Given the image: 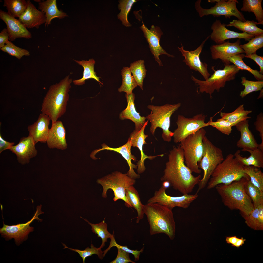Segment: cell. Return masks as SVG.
Wrapping results in <instances>:
<instances>
[{"instance_id":"cell-28","label":"cell","mask_w":263,"mask_h":263,"mask_svg":"<svg viewBox=\"0 0 263 263\" xmlns=\"http://www.w3.org/2000/svg\"><path fill=\"white\" fill-rule=\"evenodd\" d=\"M38 4L39 9L45 13V26L50 24L51 21L54 18L61 19L68 16L66 13L58 9L56 0L43 1Z\"/></svg>"},{"instance_id":"cell-59","label":"cell","mask_w":263,"mask_h":263,"mask_svg":"<svg viewBox=\"0 0 263 263\" xmlns=\"http://www.w3.org/2000/svg\"><path fill=\"white\" fill-rule=\"evenodd\" d=\"M260 94L259 96L257 98V99H259L260 98H262L263 96V89H262L260 91Z\"/></svg>"},{"instance_id":"cell-1","label":"cell","mask_w":263,"mask_h":263,"mask_svg":"<svg viewBox=\"0 0 263 263\" xmlns=\"http://www.w3.org/2000/svg\"><path fill=\"white\" fill-rule=\"evenodd\" d=\"M168 158L161 180L168 182L174 189L183 195L191 193L198 184L201 175L195 177L192 175L185 164L183 151L179 145L173 147Z\"/></svg>"},{"instance_id":"cell-7","label":"cell","mask_w":263,"mask_h":263,"mask_svg":"<svg viewBox=\"0 0 263 263\" xmlns=\"http://www.w3.org/2000/svg\"><path fill=\"white\" fill-rule=\"evenodd\" d=\"M181 106V103H179L174 104H167L161 106L153 105L147 106V108L151 111L146 118L151 123L150 131L152 135H154L157 128L159 127L162 129V137L163 140L168 142L171 141L173 133L169 130L170 118Z\"/></svg>"},{"instance_id":"cell-24","label":"cell","mask_w":263,"mask_h":263,"mask_svg":"<svg viewBox=\"0 0 263 263\" xmlns=\"http://www.w3.org/2000/svg\"><path fill=\"white\" fill-rule=\"evenodd\" d=\"M27 1V8L18 20L27 28L35 27L38 29L40 25L45 23V13L37 9L30 0Z\"/></svg>"},{"instance_id":"cell-36","label":"cell","mask_w":263,"mask_h":263,"mask_svg":"<svg viewBox=\"0 0 263 263\" xmlns=\"http://www.w3.org/2000/svg\"><path fill=\"white\" fill-rule=\"evenodd\" d=\"M27 5L25 0H4L3 6L11 16L18 18L24 12Z\"/></svg>"},{"instance_id":"cell-6","label":"cell","mask_w":263,"mask_h":263,"mask_svg":"<svg viewBox=\"0 0 263 263\" xmlns=\"http://www.w3.org/2000/svg\"><path fill=\"white\" fill-rule=\"evenodd\" d=\"M206 133L203 128H201L183 140L179 145L183 151L185 164L192 172L201 173L198 164L204 154L203 139Z\"/></svg>"},{"instance_id":"cell-27","label":"cell","mask_w":263,"mask_h":263,"mask_svg":"<svg viewBox=\"0 0 263 263\" xmlns=\"http://www.w3.org/2000/svg\"><path fill=\"white\" fill-rule=\"evenodd\" d=\"M127 102V106L122 111L119 115L120 119H128L132 121L135 124V130L140 129L146 122V117L140 116L136 110L134 103L135 96L133 93L131 94H126Z\"/></svg>"},{"instance_id":"cell-44","label":"cell","mask_w":263,"mask_h":263,"mask_svg":"<svg viewBox=\"0 0 263 263\" xmlns=\"http://www.w3.org/2000/svg\"><path fill=\"white\" fill-rule=\"evenodd\" d=\"M241 83L245 87L244 89L240 92V96L242 98L249 93L260 91L263 87V80L252 81L247 80L244 77H241Z\"/></svg>"},{"instance_id":"cell-10","label":"cell","mask_w":263,"mask_h":263,"mask_svg":"<svg viewBox=\"0 0 263 263\" xmlns=\"http://www.w3.org/2000/svg\"><path fill=\"white\" fill-rule=\"evenodd\" d=\"M203 141L204 147V154L198 165L199 168L203 170V175L198 184V188L196 192L197 193L206 186L214 169L224 160L221 149L214 145L205 135L203 138Z\"/></svg>"},{"instance_id":"cell-53","label":"cell","mask_w":263,"mask_h":263,"mask_svg":"<svg viewBox=\"0 0 263 263\" xmlns=\"http://www.w3.org/2000/svg\"><path fill=\"white\" fill-rule=\"evenodd\" d=\"M9 34L6 28H4L0 33V48L3 47L9 40Z\"/></svg>"},{"instance_id":"cell-2","label":"cell","mask_w":263,"mask_h":263,"mask_svg":"<svg viewBox=\"0 0 263 263\" xmlns=\"http://www.w3.org/2000/svg\"><path fill=\"white\" fill-rule=\"evenodd\" d=\"M69 76L51 85L43 99L41 111L49 116L52 123L57 121L66 111L73 81Z\"/></svg>"},{"instance_id":"cell-43","label":"cell","mask_w":263,"mask_h":263,"mask_svg":"<svg viewBox=\"0 0 263 263\" xmlns=\"http://www.w3.org/2000/svg\"><path fill=\"white\" fill-rule=\"evenodd\" d=\"M137 2L135 0H120L118 5L120 13L118 15V19L122 22V24L126 27H130L131 24L127 19V15L133 4Z\"/></svg>"},{"instance_id":"cell-14","label":"cell","mask_w":263,"mask_h":263,"mask_svg":"<svg viewBox=\"0 0 263 263\" xmlns=\"http://www.w3.org/2000/svg\"><path fill=\"white\" fill-rule=\"evenodd\" d=\"M41 206H40L33 218L26 223L9 226L3 223V227L0 229L2 236L7 240L14 239L16 244L19 245L27 239L29 233L34 230V228L30 226L33 220L36 219L40 221L42 220L38 217L39 215L44 213L41 211Z\"/></svg>"},{"instance_id":"cell-38","label":"cell","mask_w":263,"mask_h":263,"mask_svg":"<svg viewBox=\"0 0 263 263\" xmlns=\"http://www.w3.org/2000/svg\"><path fill=\"white\" fill-rule=\"evenodd\" d=\"M130 68L138 85L143 90V80L147 71L144 60H140L131 63Z\"/></svg>"},{"instance_id":"cell-48","label":"cell","mask_w":263,"mask_h":263,"mask_svg":"<svg viewBox=\"0 0 263 263\" xmlns=\"http://www.w3.org/2000/svg\"><path fill=\"white\" fill-rule=\"evenodd\" d=\"M209 126L216 128L222 133L229 135L232 132L231 124L227 121L221 118L214 122L212 121V118L211 117L208 122Z\"/></svg>"},{"instance_id":"cell-33","label":"cell","mask_w":263,"mask_h":263,"mask_svg":"<svg viewBox=\"0 0 263 263\" xmlns=\"http://www.w3.org/2000/svg\"><path fill=\"white\" fill-rule=\"evenodd\" d=\"M259 24L258 22L253 20L242 22L239 20H234L225 25L227 27H234L243 32H246L255 36L263 34V30L256 26Z\"/></svg>"},{"instance_id":"cell-16","label":"cell","mask_w":263,"mask_h":263,"mask_svg":"<svg viewBox=\"0 0 263 263\" xmlns=\"http://www.w3.org/2000/svg\"><path fill=\"white\" fill-rule=\"evenodd\" d=\"M140 28L143 31L144 36L149 44V47L152 53L154 55L155 60L160 66H162L161 61L159 58V55L165 54L168 56L174 57V56L167 53L160 45V41L163 33L159 27L152 25L150 29H149L144 24Z\"/></svg>"},{"instance_id":"cell-30","label":"cell","mask_w":263,"mask_h":263,"mask_svg":"<svg viewBox=\"0 0 263 263\" xmlns=\"http://www.w3.org/2000/svg\"><path fill=\"white\" fill-rule=\"evenodd\" d=\"M74 60L83 67L84 71L83 76L81 78L73 80L72 82L74 84L77 85H81L85 83V80L90 79H94L103 84L100 82L99 77L96 76V73L94 71V65L95 61L94 59H90L88 60Z\"/></svg>"},{"instance_id":"cell-50","label":"cell","mask_w":263,"mask_h":263,"mask_svg":"<svg viewBox=\"0 0 263 263\" xmlns=\"http://www.w3.org/2000/svg\"><path fill=\"white\" fill-rule=\"evenodd\" d=\"M117 248L118 253L116 257L109 263H128L129 262L135 263L130 259L129 253L119 248Z\"/></svg>"},{"instance_id":"cell-35","label":"cell","mask_w":263,"mask_h":263,"mask_svg":"<svg viewBox=\"0 0 263 263\" xmlns=\"http://www.w3.org/2000/svg\"><path fill=\"white\" fill-rule=\"evenodd\" d=\"M130 68L124 67L121 70L122 78V84L118 89L119 92H125L126 94H132L133 89L138 85L137 84L133 76L131 75Z\"/></svg>"},{"instance_id":"cell-23","label":"cell","mask_w":263,"mask_h":263,"mask_svg":"<svg viewBox=\"0 0 263 263\" xmlns=\"http://www.w3.org/2000/svg\"><path fill=\"white\" fill-rule=\"evenodd\" d=\"M50 120L48 115L42 113L36 121L28 127L29 135L32 137L35 144L38 142H46L50 129L49 126Z\"/></svg>"},{"instance_id":"cell-13","label":"cell","mask_w":263,"mask_h":263,"mask_svg":"<svg viewBox=\"0 0 263 263\" xmlns=\"http://www.w3.org/2000/svg\"><path fill=\"white\" fill-rule=\"evenodd\" d=\"M167 189L162 185L158 190L155 191L153 196L149 199L147 203H157L172 210L176 207L186 209L198 197L197 193L172 197L167 194L165 191Z\"/></svg>"},{"instance_id":"cell-32","label":"cell","mask_w":263,"mask_h":263,"mask_svg":"<svg viewBox=\"0 0 263 263\" xmlns=\"http://www.w3.org/2000/svg\"><path fill=\"white\" fill-rule=\"evenodd\" d=\"M243 104L240 105L233 111L229 113L221 112V118L227 121L232 126H235L240 122L251 118L248 115L252 112V110H245Z\"/></svg>"},{"instance_id":"cell-21","label":"cell","mask_w":263,"mask_h":263,"mask_svg":"<svg viewBox=\"0 0 263 263\" xmlns=\"http://www.w3.org/2000/svg\"><path fill=\"white\" fill-rule=\"evenodd\" d=\"M148 121L147 120L143 126L140 130H135L131 134L129 138L131 141L132 146L138 147L141 153L140 159L138 161L137 164V171L139 174L143 173L145 170L146 168L144 162L146 159L152 160L158 156L162 157L164 155L163 154H162L156 156H148L145 155L143 152V146L144 145L147 144L145 141V139L148 137L147 135L145 134L144 131L148 123Z\"/></svg>"},{"instance_id":"cell-4","label":"cell","mask_w":263,"mask_h":263,"mask_svg":"<svg viewBox=\"0 0 263 263\" xmlns=\"http://www.w3.org/2000/svg\"><path fill=\"white\" fill-rule=\"evenodd\" d=\"M172 210L157 203L144 205L151 235L161 233L166 234L171 240L175 237L176 225Z\"/></svg>"},{"instance_id":"cell-46","label":"cell","mask_w":263,"mask_h":263,"mask_svg":"<svg viewBox=\"0 0 263 263\" xmlns=\"http://www.w3.org/2000/svg\"><path fill=\"white\" fill-rule=\"evenodd\" d=\"M248 225L256 230H263V225L260 223L258 215L257 206L254 207L250 213L247 215L241 213Z\"/></svg>"},{"instance_id":"cell-52","label":"cell","mask_w":263,"mask_h":263,"mask_svg":"<svg viewBox=\"0 0 263 263\" xmlns=\"http://www.w3.org/2000/svg\"><path fill=\"white\" fill-rule=\"evenodd\" d=\"M245 57L250 58L255 61L259 66L260 68L259 71L260 73H263V56L257 55L256 53L253 54L248 56H245Z\"/></svg>"},{"instance_id":"cell-49","label":"cell","mask_w":263,"mask_h":263,"mask_svg":"<svg viewBox=\"0 0 263 263\" xmlns=\"http://www.w3.org/2000/svg\"><path fill=\"white\" fill-rule=\"evenodd\" d=\"M114 232H113V235L110 239V242L109 245L108 247L104 251L103 254V256L104 257L107 252L111 248L113 247H116L117 248H119L125 252L129 253L132 254L134 257V261H138L139 259V256L141 253L143 252L144 247H143L140 250L138 251L137 250H132L128 248L127 246H122L118 244L116 242L114 238Z\"/></svg>"},{"instance_id":"cell-34","label":"cell","mask_w":263,"mask_h":263,"mask_svg":"<svg viewBox=\"0 0 263 263\" xmlns=\"http://www.w3.org/2000/svg\"><path fill=\"white\" fill-rule=\"evenodd\" d=\"M262 0H243L242 11L252 12L259 24L263 25V10L262 6Z\"/></svg>"},{"instance_id":"cell-5","label":"cell","mask_w":263,"mask_h":263,"mask_svg":"<svg viewBox=\"0 0 263 263\" xmlns=\"http://www.w3.org/2000/svg\"><path fill=\"white\" fill-rule=\"evenodd\" d=\"M243 166L234 155L228 154L214 169L208 182L207 189L220 184H230L243 177H248L244 172Z\"/></svg>"},{"instance_id":"cell-11","label":"cell","mask_w":263,"mask_h":263,"mask_svg":"<svg viewBox=\"0 0 263 263\" xmlns=\"http://www.w3.org/2000/svg\"><path fill=\"white\" fill-rule=\"evenodd\" d=\"M201 1L197 0L195 4V9L200 17L211 15L215 17L223 15L226 18L230 19L233 16L242 22L246 21L244 16L237 8L236 4L239 3L237 0H216L215 5L209 9L202 8L201 6Z\"/></svg>"},{"instance_id":"cell-17","label":"cell","mask_w":263,"mask_h":263,"mask_svg":"<svg viewBox=\"0 0 263 263\" xmlns=\"http://www.w3.org/2000/svg\"><path fill=\"white\" fill-rule=\"evenodd\" d=\"M239 39L235 42L230 43L229 40L220 44L213 45L210 47L211 58L215 60L220 59L225 64H230L228 59L232 56L245 53L240 47Z\"/></svg>"},{"instance_id":"cell-42","label":"cell","mask_w":263,"mask_h":263,"mask_svg":"<svg viewBox=\"0 0 263 263\" xmlns=\"http://www.w3.org/2000/svg\"><path fill=\"white\" fill-rule=\"evenodd\" d=\"M247 43L240 44L241 48L243 49L248 56L256 53L258 49L263 47V34L255 36L249 40Z\"/></svg>"},{"instance_id":"cell-41","label":"cell","mask_w":263,"mask_h":263,"mask_svg":"<svg viewBox=\"0 0 263 263\" xmlns=\"http://www.w3.org/2000/svg\"><path fill=\"white\" fill-rule=\"evenodd\" d=\"M245 187L246 191L252 201L254 207L263 204V191L251 182L249 177L246 178Z\"/></svg>"},{"instance_id":"cell-56","label":"cell","mask_w":263,"mask_h":263,"mask_svg":"<svg viewBox=\"0 0 263 263\" xmlns=\"http://www.w3.org/2000/svg\"><path fill=\"white\" fill-rule=\"evenodd\" d=\"M238 239V238L235 236L231 237H227L226 238V241L227 243L231 244L232 246H233Z\"/></svg>"},{"instance_id":"cell-54","label":"cell","mask_w":263,"mask_h":263,"mask_svg":"<svg viewBox=\"0 0 263 263\" xmlns=\"http://www.w3.org/2000/svg\"><path fill=\"white\" fill-rule=\"evenodd\" d=\"M15 143L9 142L6 141L0 135V153L7 149H10L14 145Z\"/></svg>"},{"instance_id":"cell-57","label":"cell","mask_w":263,"mask_h":263,"mask_svg":"<svg viewBox=\"0 0 263 263\" xmlns=\"http://www.w3.org/2000/svg\"><path fill=\"white\" fill-rule=\"evenodd\" d=\"M246 239H244L242 237L241 238H239L238 240L233 246L238 248L240 246H242L243 244L244 243Z\"/></svg>"},{"instance_id":"cell-58","label":"cell","mask_w":263,"mask_h":263,"mask_svg":"<svg viewBox=\"0 0 263 263\" xmlns=\"http://www.w3.org/2000/svg\"><path fill=\"white\" fill-rule=\"evenodd\" d=\"M162 186L167 189L170 186V183L167 181H163Z\"/></svg>"},{"instance_id":"cell-39","label":"cell","mask_w":263,"mask_h":263,"mask_svg":"<svg viewBox=\"0 0 263 263\" xmlns=\"http://www.w3.org/2000/svg\"><path fill=\"white\" fill-rule=\"evenodd\" d=\"M244 172L247 175L251 182L263 191V173L260 168L253 166H244Z\"/></svg>"},{"instance_id":"cell-8","label":"cell","mask_w":263,"mask_h":263,"mask_svg":"<svg viewBox=\"0 0 263 263\" xmlns=\"http://www.w3.org/2000/svg\"><path fill=\"white\" fill-rule=\"evenodd\" d=\"M214 66L211 69L213 74L207 80H202L197 79L192 75V80L198 86L197 91L199 93L204 92L209 94L211 98L215 90L219 92L220 88L224 87L227 81L234 79L236 75L240 69L234 64H224L223 69L215 70Z\"/></svg>"},{"instance_id":"cell-45","label":"cell","mask_w":263,"mask_h":263,"mask_svg":"<svg viewBox=\"0 0 263 263\" xmlns=\"http://www.w3.org/2000/svg\"><path fill=\"white\" fill-rule=\"evenodd\" d=\"M63 246H64V249L67 248L70 250L78 253L83 260V263H85L86 258L90 256H92L93 254H95L97 255L99 258L100 259H102L103 256V254L104 251H103L100 248H97L94 247L93 244H91V248L88 247L84 250H80L78 249H73L70 248L67 246L65 244L62 243Z\"/></svg>"},{"instance_id":"cell-55","label":"cell","mask_w":263,"mask_h":263,"mask_svg":"<svg viewBox=\"0 0 263 263\" xmlns=\"http://www.w3.org/2000/svg\"><path fill=\"white\" fill-rule=\"evenodd\" d=\"M257 207L259 221L261 224L263 225V204L259 205Z\"/></svg>"},{"instance_id":"cell-25","label":"cell","mask_w":263,"mask_h":263,"mask_svg":"<svg viewBox=\"0 0 263 263\" xmlns=\"http://www.w3.org/2000/svg\"><path fill=\"white\" fill-rule=\"evenodd\" d=\"M66 131L62 122L57 121L52 123L46 142L50 148L64 150L67 148Z\"/></svg>"},{"instance_id":"cell-40","label":"cell","mask_w":263,"mask_h":263,"mask_svg":"<svg viewBox=\"0 0 263 263\" xmlns=\"http://www.w3.org/2000/svg\"><path fill=\"white\" fill-rule=\"evenodd\" d=\"M245 55L241 53L235 55L230 57L228 61L235 65L240 70H246L253 74L254 77L258 81L263 80V75L257 70H254L247 65L243 61V59Z\"/></svg>"},{"instance_id":"cell-3","label":"cell","mask_w":263,"mask_h":263,"mask_svg":"<svg viewBox=\"0 0 263 263\" xmlns=\"http://www.w3.org/2000/svg\"><path fill=\"white\" fill-rule=\"evenodd\" d=\"M248 177L229 184H220L215 186L225 206L231 210H238L241 213L247 215L254 208L251 200L247 194L245 184Z\"/></svg>"},{"instance_id":"cell-12","label":"cell","mask_w":263,"mask_h":263,"mask_svg":"<svg viewBox=\"0 0 263 263\" xmlns=\"http://www.w3.org/2000/svg\"><path fill=\"white\" fill-rule=\"evenodd\" d=\"M206 116L203 113L197 114L192 118H187L178 115L176 123L177 127L173 132L174 143H180L189 135L193 134L201 128L209 126L205 123Z\"/></svg>"},{"instance_id":"cell-15","label":"cell","mask_w":263,"mask_h":263,"mask_svg":"<svg viewBox=\"0 0 263 263\" xmlns=\"http://www.w3.org/2000/svg\"><path fill=\"white\" fill-rule=\"evenodd\" d=\"M209 37L210 35L207 37L203 41L201 45L193 51H188L184 50L181 43V47H177L184 58L183 62L189 66L191 69L199 73L205 80L208 79L210 77L211 75L208 70V64L202 62L199 56L204 44Z\"/></svg>"},{"instance_id":"cell-22","label":"cell","mask_w":263,"mask_h":263,"mask_svg":"<svg viewBox=\"0 0 263 263\" xmlns=\"http://www.w3.org/2000/svg\"><path fill=\"white\" fill-rule=\"evenodd\" d=\"M102 148L94 151L92 154L91 156L93 157L98 152L103 150H109L113 151L120 154L126 160L129 167V169L127 173V175L131 178L135 179L139 178L140 176L139 174H136L134 169L137 168V166L133 164L132 162V160L134 162L137 161L136 158L132 155L131 151V148L132 146L131 141L129 138L127 142L123 145L117 148H112L110 147L105 144L102 145Z\"/></svg>"},{"instance_id":"cell-26","label":"cell","mask_w":263,"mask_h":263,"mask_svg":"<svg viewBox=\"0 0 263 263\" xmlns=\"http://www.w3.org/2000/svg\"><path fill=\"white\" fill-rule=\"evenodd\" d=\"M249 121L247 119L240 122L235 126L241 134L240 139L237 143V146L238 148H242L241 150L243 151L253 150L259 146V144L249 129Z\"/></svg>"},{"instance_id":"cell-18","label":"cell","mask_w":263,"mask_h":263,"mask_svg":"<svg viewBox=\"0 0 263 263\" xmlns=\"http://www.w3.org/2000/svg\"><path fill=\"white\" fill-rule=\"evenodd\" d=\"M226 24H222L220 21L216 20L212 24L211 29L212 32L210 35L211 40L217 44H221L225 40L231 39H244L248 41L254 36L246 32L239 33L228 29Z\"/></svg>"},{"instance_id":"cell-31","label":"cell","mask_w":263,"mask_h":263,"mask_svg":"<svg viewBox=\"0 0 263 263\" xmlns=\"http://www.w3.org/2000/svg\"><path fill=\"white\" fill-rule=\"evenodd\" d=\"M126 198L129 203L136 210L137 213L136 222L139 223L140 220L144 217V205L141 203L138 191L133 185H130L126 188L125 189Z\"/></svg>"},{"instance_id":"cell-60","label":"cell","mask_w":263,"mask_h":263,"mask_svg":"<svg viewBox=\"0 0 263 263\" xmlns=\"http://www.w3.org/2000/svg\"><path fill=\"white\" fill-rule=\"evenodd\" d=\"M33 1L36 2L38 3L41 2V0H34Z\"/></svg>"},{"instance_id":"cell-20","label":"cell","mask_w":263,"mask_h":263,"mask_svg":"<svg viewBox=\"0 0 263 263\" xmlns=\"http://www.w3.org/2000/svg\"><path fill=\"white\" fill-rule=\"evenodd\" d=\"M0 18L6 25L10 41L19 38L29 39L31 38V33L27 28L18 19L11 16L7 12L0 9Z\"/></svg>"},{"instance_id":"cell-37","label":"cell","mask_w":263,"mask_h":263,"mask_svg":"<svg viewBox=\"0 0 263 263\" xmlns=\"http://www.w3.org/2000/svg\"><path fill=\"white\" fill-rule=\"evenodd\" d=\"M81 218L87 222L91 227L92 232L97 235V237L101 238L102 240V244L99 248H101L104 247L105 245V243L107 242L108 238H110L112 236V234L110 233L108 231L107 225L105 222V219L100 223L96 224H92L89 222L86 219Z\"/></svg>"},{"instance_id":"cell-47","label":"cell","mask_w":263,"mask_h":263,"mask_svg":"<svg viewBox=\"0 0 263 263\" xmlns=\"http://www.w3.org/2000/svg\"><path fill=\"white\" fill-rule=\"evenodd\" d=\"M0 49L19 60L24 56H28L30 55L28 51L18 47L9 40L7 41L5 46Z\"/></svg>"},{"instance_id":"cell-19","label":"cell","mask_w":263,"mask_h":263,"mask_svg":"<svg viewBox=\"0 0 263 263\" xmlns=\"http://www.w3.org/2000/svg\"><path fill=\"white\" fill-rule=\"evenodd\" d=\"M35 144L32 137L29 135L21 138L19 143L9 150L16 155L18 162L24 165L29 163L30 159L37 155Z\"/></svg>"},{"instance_id":"cell-9","label":"cell","mask_w":263,"mask_h":263,"mask_svg":"<svg viewBox=\"0 0 263 263\" xmlns=\"http://www.w3.org/2000/svg\"><path fill=\"white\" fill-rule=\"evenodd\" d=\"M97 182L103 187L102 196L103 198L107 197V191L111 189L114 193L113 200L114 201L121 199L125 202L128 207H132L126 198L125 191L127 187L135 184V179L129 177L127 173L115 171L97 179Z\"/></svg>"},{"instance_id":"cell-29","label":"cell","mask_w":263,"mask_h":263,"mask_svg":"<svg viewBox=\"0 0 263 263\" xmlns=\"http://www.w3.org/2000/svg\"><path fill=\"white\" fill-rule=\"evenodd\" d=\"M250 154L248 158L244 157L240 154V151L237 150L234 155L235 157L244 166H253L263 168V151L259 148L253 150L247 151Z\"/></svg>"},{"instance_id":"cell-51","label":"cell","mask_w":263,"mask_h":263,"mask_svg":"<svg viewBox=\"0 0 263 263\" xmlns=\"http://www.w3.org/2000/svg\"><path fill=\"white\" fill-rule=\"evenodd\" d=\"M254 125L256 130L259 133V135L261 140V142L259 144L258 148L263 151V114L262 113H260L257 115Z\"/></svg>"}]
</instances>
